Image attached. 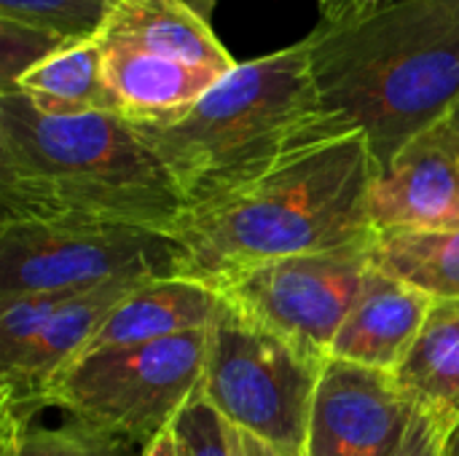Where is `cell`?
I'll return each mask as SVG.
<instances>
[{"label":"cell","mask_w":459,"mask_h":456,"mask_svg":"<svg viewBox=\"0 0 459 456\" xmlns=\"http://www.w3.org/2000/svg\"><path fill=\"white\" fill-rule=\"evenodd\" d=\"M0 223L129 226L175 234L186 199L118 113L48 116L0 91Z\"/></svg>","instance_id":"cell-1"},{"label":"cell","mask_w":459,"mask_h":456,"mask_svg":"<svg viewBox=\"0 0 459 456\" xmlns=\"http://www.w3.org/2000/svg\"><path fill=\"white\" fill-rule=\"evenodd\" d=\"M325 113L368 142L382 172L459 102V0H393L307 35Z\"/></svg>","instance_id":"cell-2"},{"label":"cell","mask_w":459,"mask_h":456,"mask_svg":"<svg viewBox=\"0 0 459 456\" xmlns=\"http://www.w3.org/2000/svg\"><path fill=\"white\" fill-rule=\"evenodd\" d=\"M374 175L368 142L352 132L285 159L237 191L188 207L178 228L186 247L183 277L212 285L245 266L371 242Z\"/></svg>","instance_id":"cell-3"},{"label":"cell","mask_w":459,"mask_h":456,"mask_svg":"<svg viewBox=\"0 0 459 456\" xmlns=\"http://www.w3.org/2000/svg\"><path fill=\"white\" fill-rule=\"evenodd\" d=\"M132 126L172 175L186 207L237 191L301 151L352 134L320 102L307 38L239 62L175 121Z\"/></svg>","instance_id":"cell-4"},{"label":"cell","mask_w":459,"mask_h":456,"mask_svg":"<svg viewBox=\"0 0 459 456\" xmlns=\"http://www.w3.org/2000/svg\"><path fill=\"white\" fill-rule=\"evenodd\" d=\"M323 366L223 301L207 328L199 395L226 425L304 456Z\"/></svg>","instance_id":"cell-5"},{"label":"cell","mask_w":459,"mask_h":456,"mask_svg":"<svg viewBox=\"0 0 459 456\" xmlns=\"http://www.w3.org/2000/svg\"><path fill=\"white\" fill-rule=\"evenodd\" d=\"M207 357V328L172 339L89 352L67 366L40 400L78 419L148 446L172 427L199 392Z\"/></svg>","instance_id":"cell-6"},{"label":"cell","mask_w":459,"mask_h":456,"mask_svg":"<svg viewBox=\"0 0 459 456\" xmlns=\"http://www.w3.org/2000/svg\"><path fill=\"white\" fill-rule=\"evenodd\" d=\"M175 234L129 226L0 223V298L183 277Z\"/></svg>","instance_id":"cell-7"},{"label":"cell","mask_w":459,"mask_h":456,"mask_svg":"<svg viewBox=\"0 0 459 456\" xmlns=\"http://www.w3.org/2000/svg\"><path fill=\"white\" fill-rule=\"evenodd\" d=\"M374 269V239L342 250L266 261L212 282L245 317L325 363Z\"/></svg>","instance_id":"cell-8"},{"label":"cell","mask_w":459,"mask_h":456,"mask_svg":"<svg viewBox=\"0 0 459 456\" xmlns=\"http://www.w3.org/2000/svg\"><path fill=\"white\" fill-rule=\"evenodd\" d=\"M417 411L393 374L328 357L304 456H395Z\"/></svg>","instance_id":"cell-9"},{"label":"cell","mask_w":459,"mask_h":456,"mask_svg":"<svg viewBox=\"0 0 459 456\" xmlns=\"http://www.w3.org/2000/svg\"><path fill=\"white\" fill-rule=\"evenodd\" d=\"M374 231H436L459 226V134L449 121L414 137L368 194Z\"/></svg>","instance_id":"cell-10"},{"label":"cell","mask_w":459,"mask_h":456,"mask_svg":"<svg viewBox=\"0 0 459 456\" xmlns=\"http://www.w3.org/2000/svg\"><path fill=\"white\" fill-rule=\"evenodd\" d=\"M430 306L433 301L425 293L374 266L331 344V357L395 374L414 347Z\"/></svg>","instance_id":"cell-11"},{"label":"cell","mask_w":459,"mask_h":456,"mask_svg":"<svg viewBox=\"0 0 459 456\" xmlns=\"http://www.w3.org/2000/svg\"><path fill=\"white\" fill-rule=\"evenodd\" d=\"M100 40V38H97ZM105 81L132 124H167L191 110L223 75L140 51L126 43L100 40Z\"/></svg>","instance_id":"cell-12"},{"label":"cell","mask_w":459,"mask_h":456,"mask_svg":"<svg viewBox=\"0 0 459 456\" xmlns=\"http://www.w3.org/2000/svg\"><path fill=\"white\" fill-rule=\"evenodd\" d=\"M221 293L191 277H167L137 285L102 323L83 355L137 347L210 328L221 309ZM81 355V357H83Z\"/></svg>","instance_id":"cell-13"},{"label":"cell","mask_w":459,"mask_h":456,"mask_svg":"<svg viewBox=\"0 0 459 456\" xmlns=\"http://www.w3.org/2000/svg\"><path fill=\"white\" fill-rule=\"evenodd\" d=\"M97 38L218 75H229L239 65L215 38L210 22L186 0H118Z\"/></svg>","instance_id":"cell-14"},{"label":"cell","mask_w":459,"mask_h":456,"mask_svg":"<svg viewBox=\"0 0 459 456\" xmlns=\"http://www.w3.org/2000/svg\"><path fill=\"white\" fill-rule=\"evenodd\" d=\"M417 414L444 433L459 422V301H433L430 314L393 374Z\"/></svg>","instance_id":"cell-15"},{"label":"cell","mask_w":459,"mask_h":456,"mask_svg":"<svg viewBox=\"0 0 459 456\" xmlns=\"http://www.w3.org/2000/svg\"><path fill=\"white\" fill-rule=\"evenodd\" d=\"M40 113L48 116H89V113H118V99L113 97L105 70L100 40H83L67 46L35 65L16 83ZM8 91V89H5Z\"/></svg>","instance_id":"cell-16"},{"label":"cell","mask_w":459,"mask_h":456,"mask_svg":"<svg viewBox=\"0 0 459 456\" xmlns=\"http://www.w3.org/2000/svg\"><path fill=\"white\" fill-rule=\"evenodd\" d=\"M374 266L430 301H459V226L436 231H379Z\"/></svg>","instance_id":"cell-17"},{"label":"cell","mask_w":459,"mask_h":456,"mask_svg":"<svg viewBox=\"0 0 459 456\" xmlns=\"http://www.w3.org/2000/svg\"><path fill=\"white\" fill-rule=\"evenodd\" d=\"M143 452L134 441L94 427L67 409H62V422H43L32 403H3V456H143Z\"/></svg>","instance_id":"cell-18"},{"label":"cell","mask_w":459,"mask_h":456,"mask_svg":"<svg viewBox=\"0 0 459 456\" xmlns=\"http://www.w3.org/2000/svg\"><path fill=\"white\" fill-rule=\"evenodd\" d=\"M118 0H0V19L22 22L67 43L94 40Z\"/></svg>","instance_id":"cell-19"},{"label":"cell","mask_w":459,"mask_h":456,"mask_svg":"<svg viewBox=\"0 0 459 456\" xmlns=\"http://www.w3.org/2000/svg\"><path fill=\"white\" fill-rule=\"evenodd\" d=\"M81 290L59 293H24L0 298V371L11 368L27 347L40 336L65 301Z\"/></svg>","instance_id":"cell-20"},{"label":"cell","mask_w":459,"mask_h":456,"mask_svg":"<svg viewBox=\"0 0 459 456\" xmlns=\"http://www.w3.org/2000/svg\"><path fill=\"white\" fill-rule=\"evenodd\" d=\"M75 46L51 32L35 30L22 22L0 19V91L13 89V83L30 73L35 65L46 62L56 51Z\"/></svg>","instance_id":"cell-21"},{"label":"cell","mask_w":459,"mask_h":456,"mask_svg":"<svg viewBox=\"0 0 459 456\" xmlns=\"http://www.w3.org/2000/svg\"><path fill=\"white\" fill-rule=\"evenodd\" d=\"M178 456H234L223 417L196 392L172 422Z\"/></svg>","instance_id":"cell-22"},{"label":"cell","mask_w":459,"mask_h":456,"mask_svg":"<svg viewBox=\"0 0 459 456\" xmlns=\"http://www.w3.org/2000/svg\"><path fill=\"white\" fill-rule=\"evenodd\" d=\"M444 438H446V433L433 419H428L425 414H417L403 446L398 449L395 456H441Z\"/></svg>","instance_id":"cell-23"},{"label":"cell","mask_w":459,"mask_h":456,"mask_svg":"<svg viewBox=\"0 0 459 456\" xmlns=\"http://www.w3.org/2000/svg\"><path fill=\"white\" fill-rule=\"evenodd\" d=\"M226 427H229V443H231V454L234 456H285L280 449L269 446L266 441H261L245 430H237L231 425H226Z\"/></svg>","instance_id":"cell-24"},{"label":"cell","mask_w":459,"mask_h":456,"mask_svg":"<svg viewBox=\"0 0 459 456\" xmlns=\"http://www.w3.org/2000/svg\"><path fill=\"white\" fill-rule=\"evenodd\" d=\"M377 8H382L379 0H339L333 13L325 16L323 24H344V22H352V19H360V16L371 13Z\"/></svg>","instance_id":"cell-25"},{"label":"cell","mask_w":459,"mask_h":456,"mask_svg":"<svg viewBox=\"0 0 459 456\" xmlns=\"http://www.w3.org/2000/svg\"><path fill=\"white\" fill-rule=\"evenodd\" d=\"M143 456H178V446H175V435H172V427L169 430H164L159 438H153L148 446H145V452Z\"/></svg>","instance_id":"cell-26"},{"label":"cell","mask_w":459,"mask_h":456,"mask_svg":"<svg viewBox=\"0 0 459 456\" xmlns=\"http://www.w3.org/2000/svg\"><path fill=\"white\" fill-rule=\"evenodd\" d=\"M441 456H459V422L446 433L444 446H441Z\"/></svg>","instance_id":"cell-27"},{"label":"cell","mask_w":459,"mask_h":456,"mask_svg":"<svg viewBox=\"0 0 459 456\" xmlns=\"http://www.w3.org/2000/svg\"><path fill=\"white\" fill-rule=\"evenodd\" d=\"M191 5H194V11H196L199 16H204V19H210V13L215 11V5H218V0H191Z\"/></svg>","instance_id":"cell-28"},{"label":"cell","mask_w":459,"mask_h":456,"mask_svg":"<svg viewBox=\"0 0 459 456\" xmlns=\"http://www.w3.org/2000/svg\"><path fill=\"white\" fill-rule=\"evenodd\" d=\"M339 5V0H320V11H323V19L333 13V8Z\"/></svg>","instance_id":"cell-29"},{"label":"cell","mask_w":459,"mask_h":456,"mask_svg":"<svg viewBox=\"0 0 459 456\" xmlns=\"http://www.w3.org/2000/svg\"><path fill=\"white\" fill-rule=\"evenodd\" d=\"M446 121H449V126H452V129L459 134V102L455 105V110L449 113V118H446Z\"/></svg>","instance_id":"cell-30"},{"label":"cell","mask_w":459,"mask_h":456,"mask_svg":"<svg viewBox=\"0 0 459 456\" xmlns=\"http://www.w3.org/2000/svg\"><path fill=\"white\" fill-rule=\"evenodd\" d=\"M387 3H393V0H379V5H387Z\"/></svg>","instance_id":"cell-31"}]
</instances>
